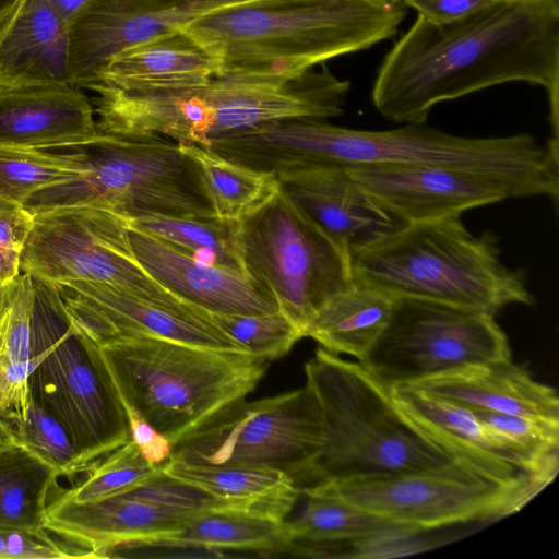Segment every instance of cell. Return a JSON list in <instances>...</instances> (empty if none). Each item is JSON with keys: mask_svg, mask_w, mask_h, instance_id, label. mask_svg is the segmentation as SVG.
Returning a JSON list of instances; mask_svg holds the SVG:
<instances>
[{"mask_svg": "<svg viewBox=\"0 0 559 559\" xmlns=\"http://www.w3.org/2000/svg\"><path fill=\"white\" fill-rule=\"evenodd\" d=\"M510 82L547 92L558 141L559 0H497L449 23L417 15L384 57L371 100L390 121L418 122L439 103Z\"/></svg>", "mask_w": 559, "mask_h": 559, "instance_id": "6da1fadb", "label": "cell"}, {"mask_svg": "<svg viewBox=\"0 0 559 559\" xmlns=\"http://www.w3.org/2000/svg\"><path fill=\"white\" fill-rule=\"evenodd\" d=\"M559 147L528 133L466 138L426 121L390 130H359L318 119L265 122L227 135L225 156L261 173L313 164L426 165L471 170L500 182L510 198L559 193Z\"/></svg>", "mask_w": 559, "mask_h": 559, "instance_id": "7a4b0ae2", "label": "cell"}, {"mask_svg": "<svg viewBox=\"0 0 559 559\" xmlns=\"http://www.w3.org/2000/svg\"><path fill=\"white\" fill-rule=\"evenodd\" d=\"M349 88L323 66L294 78L223 74L176 87L90 90L97 94L99 132L158 134L210 147L214 138L270 121L338 117Z\"/></svg>", "mask_w": 559, "mask_h": 559, "instance_id": "3957f363", "label": "cell"}, {"mask_svg": "<svg viewBox=\"0 0 559 559\" xmlns=\"http://www.w3.org/2000/svg\"><path fill=\"white\" fill-rule=\"evenodd\" d=\"M405 16L392 0H246L181 28L214 56L218 75L294 78L393 37Z\"/></svg>", "mask_w": 559, "mask_h": 559, "instance_id": "277c9868", "label": "cell"}, {"mask_svg": "<svg viewBox=\"0 0 559 559\" xmlns=\"http://www.w3.org/2000/svg\"><path fill=\"white\" fill-rule=\"evenodd\" d=\"M498 236H475L461 216L407 224L350 252L353 280L394 297L433 300L496 316L509 305L533 306L522 270L500 259Z\"/></svg>", "mask_w": 559, "mask_h": 559, "instance_id": "5b68a950", "label": "cell"}, {"mask_svg": "<svg viewBox=\"0 0 559 559\" xmlns=\"http://www.w3.org/2000/svg\"><path fill=\"white\" fill-rule=\"evenodd\" d=\"M305 374L320 403L324 432L300 490L456 462L415 428L394 404L391 391L359 362L321 347L306 362Z\"/></svg>", "mask_w": 559, "mask_h": 559, "instance_id": "8992f818", "label": "cell"}, {"mask_svg": "<svg viewBox=\"0 0 559 559\" xmlns=\"http://www.w3.org/2000/svg\"><path fill=\"white\" fill-rule=\"evenodd\" d=\"M122 403L174 444L228 405L246 399L267 360L154 336L98 346Z\"/></svg>", "mask_w": 559, "mask_h": 559, "instance_id": "52a82bcc", "label": "cell"}, {"mask_svg": "<svg viewBox=\"0 0 559 559\" xmlns=\"http://www.w3.org/2000/svg\"><path fill=\"white\" fill-rule=\"evenodd\" d=\"M32 282L31 397L69 433L80 473L130 439L127 412L98 345L72 323L57 286Z\"/></svg>", "mask_w": 559, "mask_h": 559, "instance_id": "ba28073f", "label": "cell"}, {"mask_svg": "<svg viewBox=\"0 0 559 559\" xmlns=\"http://www.w3.org/2000/svg\"><path fill=\"white\" fill-rule=\"evenodd\" d=\"M73 147L83 155L84 173L31 194L23 207L33 215L88 206L126 218L216 216L198 165L166 136L97 131L94 140Z\"/></svg>", "mask_w": 559, "mask_h": 559, "instance_id": "9c48e42d", "label": "cell"}, {"mask_svg": "<svg viewBox=\"0 0 559 559\" xmlns=\"http://www.w3.org/2000/svg\"><path fill=\"white\" fill-rule=\"evenodd\" d=\"M239 238L245 271L305 337L325 301L353 282L349 253L280 188L239 221Z\"/></svg>", "mask_w": 559, "mask_h": 559, "instance_id": "30bf717a", "label": "cell"}, {"mask_svg": "<svg viewBox=\"0 0 559 559\" xmlns=\"http://www.w3.org/2000/svg\"><path fill=\"white\" fill-rule=\"evenodd\" d=\"M511 358L508 336L489 313L396 297L390 321L359 364L391 390Z\"/></svg>", "mask_w": 559, "mask_h": 559, "instance_id": "8fae6325", "label": "cell"}, {"mask_svg": "<svg viewBox=\"0 0 559 559\" xmlns=\"http://www.w3.org/2000/svg\"><path fill=\"white\" fill-rule=\"evenodd\" d=\"M324 420L314 392L304 388L259 401L239 400L173 444L169 459L199 464L280 468L299 490L319 453Z\"/></svg>", "mask_w": 559, "mask_h": 559, "instance_id": "7c38bea8", "label": "cell"}, {"mask_svg": "<svg viewBox=\"0 0 559 559\" xmlns=\"http://www.w3.org/2000/svg\"><path fill=\"white\" fill-rule=\"evenodd\" d=\"M548 484L528 478L503 485L455 462L429 471L318 485L391 523L427 532L508 516Z\"/></svg>", "mask_w": 559, "mask_h": 559, "instance_id": "4fadbf2b", "label": "cell"}, {"mask_svg": "<svg viewBox=\"0 0 559 559\" xmlns=\"http://www.w3.org/2000/svg\"><path fill=\"white\" fill-rule=\"evenodd\" d=\"M20 269L56 286L74 281L103 283L155 304L195 307L138 262L126 218L100 209L67 206L35 214Z\"/></svg>", "mask_w": 559, "mask_h": 559, "instance_id": "5bb4252c", "label": "cell"}, {"mask_svg": "<svg viewBox=\"0 0 559 559\" xmlns=\"http://www.w3.org/2000/svg\"><path fill=\"white\" fill-rule=\"evenodd\" d=\"M57 288L72 323L98 346L144 335L245 353L198 307L155 304L103 283L74 281Z\"/></svg>", "mask_w": 559, "mask_h": 559, "instance_id": "9a60e30c", "label": "cell"}, {"mask_svg": "<svg viewBox=\"0 0 559 559\" xmlns=\"http://www.w3.org/2000/svg\"><path fill=\"white\" fill-rule=\"evenodd\" d=\"M246 0H90L69 22V71L86 87L122 50Z\"/></svg>", "mask_w": 559, "mask_h": 559, "instance_id": "2e32d148", "label": "cell"}, {"mask_svg": "<svg viewBox=\"0 0 559 559\" xmlns=\"http://www.w3.org/2000/svg\"><path fill=\"white\" fill-rule=\"evenodd\" d=\"M353 179L406 224L461 216L467 210L510 198L479 173L426 165L346 167Z\"/></svg>", "mask_w": 559, "mask_h": 559, "instance_id": "e0dca14e", "label": "cell"}, {"mask_svg": "<svg viewBox=\"0 0 559 559\" xmlns=\"http://www.w3.org/2000/svg\"><path fill=\"white\" fill-rule=\"evenodd\" d=\"M275 176L280 190L349 254L407 225L364 190L345 166L305 165Z\"/></svg>", "mask_w": 559, "mask_h": 559, "instance_id": "ac0fdd59", "label": "cell"}, {"mask_svg": "<svg viewBox=\"0 0 559 559\" xmlns=\"http://www.w3.org/2000/svg\"><path fill=\"white\" fill-rule=\"evenodd\" d=\"M128 238L135 259L155 281L206 312L251 316L280 311L273 294L245 271L201 261L131 228Z\"/></svg>", "mask_w": 559, "mask_h": 559, "instance_id": "d6986e66", "label": "cell"}, {"mask_svg": "<svg viewBox=\"0 0 559 559\" xmlns=\"http://www.w3.org/2000/svg\"><path fill=\"white\" fill-rule=\"evenodd\" d=\"M194 515L127 493L92 502L56 498L46 508L44 528L87 550L93 558H100L110 557L128 544L171 531Z\"/></svg>", "mask_w": 559, "mask_h": 559, "instance_id": "ffe728a7", "label": "cell"}, {"mask_svg": "<svg viewBox=\"0 0 559 559\" xmlns=\"http://www.w3.org/2000/svg\"><path fill=\"white\" fill-rule=\"evenodd\" d=\"M390 391L396 407L415 428L454 461L503 485L540 479L527 474L520 461L491 436L469 408L412 386Z\"/></svg>", "mask_w": 559, "mask_h": 559, "instance_id": "44dd1931", "label": "cell"}, {"mask_svg": "<svg viewBox=\"0 0 559 559\" xmlns=\"http://www.w3.org/2000/svg\"><path fill=\"white\" fill-rule=\"evenodd\" d=\"M86 95L68 84L0 91V146L49 150L91 142L97 134Z\"/></svg>", "mask_w": 559, "mask_h": 559, "instance_id": "7402d4cb", "label": "cell"}, {"mask_svg": "<svg viewBox=\"0 0 559 559\" xmlns=\"http://www.w3.org/2000/svg\"><path fill=\"white\" fill-rule=\"evenodd\" d=\"M409 386L467 408L559 424L557 391L533 379L511 358L460 369Z\"/></svg>", "mask_w": 559, "mask_h": 559, "instance_id": "603a6c76", "label": "cell"}, {"mask_svg": "<svg viewBox=\"0 0 559 559\" xmlns=\"http://www.w3.org/2000/svg\"><path fill=\"white\" fill-rule=\"evenodd\" d=\"M69 48V23L48 0H25L0 38V91L72 85Z\"/></svg>", "mask_w": 559, "mask_h": 559, "instance_id": "cb8c5ba5", "label": "cell"}, {"mask_svg": "<svg viewBox=\"0 0 559 559\" xmlns=\"http://www.w3.org/2000/svg\"><path fill=\"white\" fill-rule=\"evenodd\" d=\"M219 74L210 50L182 28L174 29L116 55L85 88L176 87Z\"/></svg>", "mask_w": 559, "mask_h": 559, "instance_id": "d4e9b609", "label": "cell"}, {"mask_svg": "<svg viewBox=\"0 0 559 559\" xmlns=\"http://www.w3.org/2000/svg\"><path fill=\"white\" fill-rule=\"evenodd\" d=\"M290 545L286 520L253 511L227 510L199 513L171 531L117 550L167 547L276 551L289 549Z\"/></svg>", "mask_w": 559, "mask_h": 559, "instance_id": "484cf974", "label": "cell"}, {"mask_svg": "<svg viewBox=\"0 0 559 559\" xmlns=\"http://www.w3.org/2000/svg\"><path fill=\"white\" fill-rule=\"evenodd\" d=\"M163 472L221 498L252 507L285 520L300 495L294 478L284 471L252 464H199L168 459Z\"/></svg>", "mask_w": 559, "mask_h": 559, "instance_id": "4316f807", "label": "cell"}, {"mask_svg": "<svg viewBox=\"0 0 559 559\" xmlns=\"http://www.w3.org/2000/svg\"><path fill=\"white\" fill-rule=\"evenodd\" d=\"M395 300L381 289L353 280L319 309L306 336L333 354L360 360L388 325Z\"/></svg>", "mask_w": 559, "mask_h": 559, "instance_id": "83f0119b", "label": "cell"}, {"mask_svg": "<svg viewBox=\"0 0 559 559\" xmlns=\"http://www.w3.org/2000/svg\"><path fill=\"white\" fill-rule=\"evenodd\" d=\"M8 287L9 305L0 322V417L12 424L26 417L32 400V276L21 272Z\"/></svg>", "mask_w": 559, "mask_h": 559, "instance_id": "f1b7e54d", "label": "cell"}, {"mask_svg": "<svg viewBox=\"0 0 559 559\" xmlns=\"http://www.w3.org/2000/svg\"><path fill=\"white\" fill-rule=\"evenodd\" d=\"M59 477L21 443L0 452V528L40 533L48 495Z\"/></svg>", "mask_w": 559, "mask_h": 559, "instance_id": "f546056e", "label": "cell"}, {"mask_svg": "<svg viewBox=\"0 0 559 559\" xmlns=\"http://www.w3.org/2000/svg\"><path fill=\"white\" fill-rule=\"evenodd\" d=\"M305 508L294 520L286 521L292 550H304L340 542L354 540L399 525L371 514L331 493L321 486L304 488Z\"/></svg>", "mask_w": 559, "mask_h": 559, "instance_id": "4dcf8cb0", "label": "cell"}, {"mask_svg": "<svg viewBox=\"0 0 559 559\" xmlns=\"http://www.w3.org/2000/svg\"><path fill=\"white\" fill-rule=\"evenodd\" d=\"M126 223L128 228L160 239L195 259L245 271L239 221L142 215L126 218Z\"/></svg>", "mask_w": 559, "mask_h": 559, "instance_id": "1f68e13d", "label": "cell"}, {"mask_svg": "<svg viewBox=\"0 0 559 559\" xmlns=\"http://www.w3.org/2000/svg\"><path fill=\"white\" fill-rule=\"evenodd\" d=\"M199 167L216 216L240 221L278 190L276 176L230 162L210 147L180 144Z\"/></svg>", "mask_w": 559, "mask_h": 559, "instance_id": "d6a6232c", "label": "cell"}, {"mask_svg": "<svg viewBox=\"0 0 559 559\" xmlns=\"http://www.w3.org/2000/svg\"><path fill=\"white\" fill-rule=\"evenodd\" d=\"M527 474L550 483L559 463V424L531 417L469 408Z\"/></svg>", "mask_w": 559, "mask_h": 559, "instance_id": "836d02e7", "label": "cell"}, {"mask_svg": "<svg viewBox=\"0 0 559 559\" xmlns=\"http://www.w3.org/2000/svg\"><path fill=\"white\" fill-rule=\"evenodd\" d=\"M83 155L0 146V201L23 205L34 192L84 173Z\"/></svg>", "mask_w": 559, "mask_h": 559, "instance_id": "e575fe53", "label": "cell"}, {"mask_svg": "<svg viewBox=\"0 0 559 559\" xmlns=\"http://www.w3.org/2000/svg\"><path fill=\"white\" fill-rule=\"evenodd\" d=\"M87 477L57 498L73 502H92L128 492L155 476L162 465L147 462L129 439L90 467Z\"/></svg>", "mask_w": 559, "mask_h": 559, "instance_id": "d590c367", "label": "cell"}, {"mask_svg": "<svg viewBox=\"0 0 559 559\" xmlns=\"http://www.w3.org/2000/svg\"><path fill=\"white\" fill-rule=\"evenodd\" d=\"M209 314L245 353L267 361L283 357L305 337L301 330L281 310L251 316L211 312Z\"/></svg>", "mask_w": 559, "mask_h": 559, "instance_id": "8d00e7d4", "label": "cell"}, {"mask_svg": "<svg viewBox=\"0 0 559 559\" xmlns=\"http://www.w3.org/2000/svg\"><path fill=\"white\" fill-rule=\"evenodd\" d=\"M20 443L51 466L58 476L78 473L75 453L64 427L33 400L26 417L10 424Z\"/></svg>", "mask_w": 559, "mask_h": 559, "instance_id": "74e56055", "label": "cell"}, {"mask_svg": "<svg viewBox=\"0 0 559 559\" xmlns=\"http://www.w3.org/2000/svg\"><path fill=\"white\" fill-rule=\"evenodd\" d=\"M124 493L151 503L193 514L227 510L259 512L248 504L221 498L195 485L171 477L165 474L163 468L145 483Z\"/></svg>", "mask_w": 559, "mask_h": 559, "instance_id": "f35d334b", "label": "cell"}, {"mask_svg": "<svg viewBox=\"0 0 559 559\" xmlns=\"http://www.w3.org/2000/svg\"><path fill=\"white\" fill-rule=\"evenodd\" d=\"M424 534L406 526L393 525L354 540L334 543L331 547V557L397 558L426 551L439 545L426 538Z\"/></svg>", "mask_w": 559, "mask_h": 559, "instance_id": "ab89813d", "label": "cell"}, {"mask_svg": "<svg viewBox=\"0 0 559 559\" xmlns=\"http://www.w3.org/2000/svg\"><path fill=\"white\" fill-rule=\"evenodd\" d=\"M34 224L23 205L0 201V282L8 286L21 274V255Z\"/></svg>", "mask_w": 559, "mask_h": 559, "instance_id": "60d3db41", "label": "cell"}, {"mask_svg": "<svg viewBox=\"0 0 559 559\" xmlns=\"http://www.w3.org/2000/svg\"><path fill=\"white\" fill-rule=\"evenodd\" d=\"M92 558L78 546L67 545L47 531L28 533L0 528V559Z\"/></svg>", "mask_w": 559, "mask_h": 559, "instance_id": "b9f144b4", "label": "cell"}, {"mask_svg": "<svg viewBox=\"0 0 559 559\" xmlns=\"http://www.w3.org/2000/svg\"><path fill=\"white\" fill-rule=\"evenodd\" d=\"M124 405L130 439L136 444L144 459L153 465L164 464L173 452L171 442L151 426L135 409Z\"/></svg>", "mask_w": 559, "mask_h": 559, "instance_id": "7bdbcfd3", "label": "cell"}, {"mask_svg": "<svg viewBox=\"0 0 559 559\" xmlns=\"http://www.w3.org/2000/svg\"><path fill=\"white\" fill-rule=\"evenodd\" d=\"M404 5L435 23H449L464 17L497 0H401Z\"/></svg>", "mask_w": 559, "mask_h": 559, "instance_id": "ee69618b", "label": "cell"}, {"mask_svg": "<svg viewBox=\"0 0 559 559\" xmlns=\"http://www.w3.org/2000/svg\"><path fill=\"white\" fill-rule=\"evenodd\" d=\"M90 0H48L58 14L68 23L83 9Z\"/></svg>", "mask_w": 559, "mask_h": 559, "instance_id": "f6af8a7d", "label": "cell"}, {"mask_svg": "<svg viewBox=\"0 0 559 559\" xmlns=\"http://www.w3.org/2000/svg\"><path fill=\"white\" fill-rule=\"evenodd\" d=\"M25 0H0V38L20 11Z\"/></svg>", "mask_w": 559, "mask_h": 559, "instance_id": "bcb514c9", "label": "cell"}, {"mask_svg": "<svg viewBox=\"0 0 559 559\" xmlns=\"http://www.w3.org/2000/svg\"><path fill=\"white\" fill-rule=\"evenodd\" d=\"M20 443L11 425L0 417V452L4 449Z\"/></svg>", "mask_w": 559, "mask_h": 559, "instance_id": "7dc6e473", "label": "cell"}, {"mask_svg": "<svg viewBox=\"0 0 559 559\" xmlns=\"http://www.w3.org/2000/svg\"><path fill=\"white\" fill-rule=\"evenodd\" d=\"M9 305V287L0 282V322L3 319Z\"/></svg>", "mask_w": 559, "mask_h": 559, "instance_id": "c3c4849f", "label": "cell"}, {"mask_svg": "<svg viewBox=\"0 0 559 559\" xmlns=\"http://www.w3.org/2000/svg\"><path fill=\"white\" fill-rule=\"evenodd\" d=\"M392 1H401V0H392Z\"/></svg>", "mask_w": 559, "mask_h": 559, "instance_id": "681fc988", "label": "cell"}]
</instances>
